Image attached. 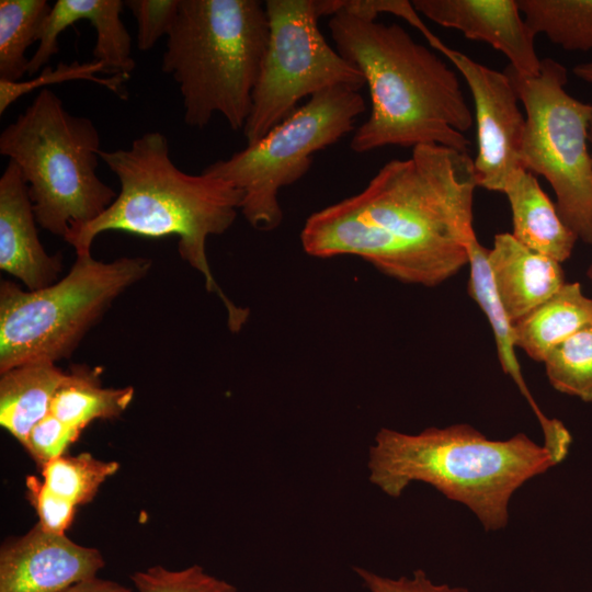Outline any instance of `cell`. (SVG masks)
I'll list each match as a JSON object with an SVG mask.
<instances>
[{
	"label": "cell",
	"mask_w": 592,
	"mask_h": 592,
	"mask_svg": "<svg viewBox=\"0 0 592 592\" xmlns=\"http://www.w3.org/2000/svg\"><path fill=\"white\" fill-rule=\"evenodd\" d=\"M65 375L50 362L26 363L0 373V424L22 446L32 429L50 413Z\"/></svg>",
	"instance_id": "18"
},
{
	"label": "cell",
	"mask_w": 592,
	"mask_h": 592,
	"mask_svg": "<svg viewBox=\"0 0 592 592\" xmlns=\"http://www.w3.org/2000/svg\"><path fill=\"white\" fill-rule=\"evenodd\" d=\"M512 212V236L526 248L559 263L571 257L577 236L560 218L556 204L540 187L537 178L516 169L503 192Z\"/></svg>",
	"instance_id": "17"
},
{
	"label": "cell",
	"mask_w": 592,
	"mask_h": 592,
	"mask_svg": "<svg viewBox=\"0 0 592 592\" xmlns=\"http://www.w3.org/2000/svg\"><path fill=\"white\" fill-rule=\"evenodd\" d=\"M469 281L468 293L486 315L493 332L498 358L501 367L520 388L521 394L528 401L537 420L540 423L544 437L555 435L560 426L557 419L547 418L538 408L523 378L520 363L515 354L513 323L508 317L497 294L488 262L489 249L478 241L477 237L470 240L469 246Z\"/></svg>",
	"instance_id": "19"
},
{
	"label": "cell",
	"mask_w": 592,
	"mask_h": 592,
	"mask_svg": "<svg viewBox=\"0 0 592 592\" xmlns=\"http://www.w3.org/2000/svg\"><path fill=\"white\" fill-rule=\"evenodd\" d=\"M132 581L137 592H237L232 584L197 565L179 570L153 566L136 571Z\"/></svg>",
	"instance_id": "27"
},
{
	"label": "cell",
	"mask_w": 592,
	"mask_h": 592,
	"mask_svg": "<svg viewBox=\"0 0 592 592\" xmlns=\"http://www.w3.org/2000/svg\"><path fill=\"white\" fill-rule=\"evenodd\" d=\"M543 363L556 390L592 402V322L554 346Z\"/></svg>",
	"instance_id": "25"
},
{
	"label": "cell",
	"mask_w": 592,
	"mask_h": 592,
	"mask_svg": "<svg viewBox=\"0 0 592 592\" xmlns=\"http://www.w3.org/2000/svg\"><path fill=\"white\" fill-rule=\"evenodd\" d=\"M366 104L360 90L338 86L296 109L258 141L202 172L225 180L242 193L240 212L253 228L271 231L283 219L280 192L300 180L312 156L354 129Z\"/></svg>",
	"instance_id": "8"
},
{
	"label": "cell",
	"mask_w": 592,
	"mask_h": 592,
	"mask_svg": "<svg viewBox=\"0 0 592 592\" xmlns=\"http://www.w3.org/2000/svg\"><path fill=\"white\" fill-rule=\"evenodd\" d=\"M80 433L49 413L32 429L23 447L42 467L65 455L66 449L77 441Z\"/></svg>",
	"instance_id": "29"
},
{
	"label": "cell",
	"mask_w": 592,
	"mask_h": 592,
	"mask_svg": "<svg viewBox=\"0 0 592 592\" xmlns=\"http://www.w3.org/2000/svg\"><path fill=\"white\" fill-rule=\"evenodd\" d=\"M430 46L444 55L465 79L475 106L477 186L503 192L508 178L521 164L525 115L505 72L488 68L436 37Z\"/></svg>",
	"instance_id": "11"
},
{
	"label": "cell",
	"mask_w": 592,
	"mask_h": 592,
	"mask_svg": "<svg viewBox=\"0 0 592 592\" xmlns=\"http://www.w3.org/2000/svg\"><path fill=\"white\" fill-rule=\"evenodd\" d=\"M335 49L364 76L371 98L367 119L351 149L437 145L467 151L473 114L456 71L417 43L400 25L339 10L329 21Z\"/></svg>",
	"instance_id": "3"
},
{
	"label": "cell",
	"mask_w": 592,
	"mask_h": 592,
	"mask_svg": "<svg viewBox=\"0 0 592 592\" xmlns=\"http://www.w3.org/2000/svg\"><path fill=\"white\" fill-rule=\"evenodd\" d=\"M101 150L94 123L69 113L46 88L0 134V153L19 167L37 224L62 238L116 198L96 174Z\"/></svg>",
	"instance_id": "6"
},
{
	"label": "cell",
	"mask_w": 592,
	"mask_h": 592,
	"mask_svg": "<svg viewBox=\"0 0 592 592\" xmlns=\"http://www.w3.org/2000/svg\"><path fill=\"white\" fill-rule=\"evenodd\" d=\"M488 262L497 294L512 323L566 284L561 263L532 251L510 232L494 236Z\"/></svg>",
	"instance_id": "16"
},
{
	"label": "cell",
	"mask_w": 592,
	"mask_h": 592,
	"mask_svg": "<svg viewBox=\"0 0 592 592\" xmlns=\"http://www.w3.org/2000/svg\"><path fill=\"white\" fill-rule=\"evenodd\" d=\"M101 160L118 179L113 203L94 220L71 227L64 239L76 253H90L94 239L118 230L143 237L177 236L178 251L219 297L231 332H239L250 310L232 303L216 282L206 252L210 236L225 234L241 208L242 193L231 183L180 170L170 158L167 137L148 132L127 149L101 150Z\"/></svg>",
	"instance_id": "2"
},
{
	"label": "cell",
	"mask_w": 592,
	"mask_h": 592,
	"mask_svg": "<svg viewBox=\"0 0 592 592\" xmlns=\"http://www.w3.org/2000/svg\"><path fill=\"white\" fill-rule=\"evenodd\" d=\"M476 187L467 151L417 146L357 194L312 213L300 243L314 258L357 257L389 277L434 287L469 264Z\"/></svg>",
	"instance_id": "1"
},
{
	"label": "cell",
	"mask_w": 592,
	"mask_h": 592,
	"mask_svg": "<svg viewBox=\"0 0 592 592\" xmlns=\"http://www.w3.org/2000/svg\"><path fill=\"white\" fill-rule=\"evenodd\" d=\"M152 261L123 257L111 262L76 253L62 278L25 291L0 283V373L18 365L69 358L116 298L144 280Z\"/></svg>",
	"instance_id": "7"
},
{
	"label": "cell",
	"mask_w": 592,
	"mask_h": 592,
	"mask_svg": "<svg viewBox=\"0 0 592 592\" xmlns=\"http://www.w3.org/2000/svg\"><path fill=\"white\" fill-rule=\"evenodd\" d=\"M355 572L369 592H469L465 587L434 583L422 569L414 570L411 577L397 579L358 567Z\"/></svg>",
	"instance_id": "31"
},
{
	"label": "cell",
	"mask_w": 592,
	"mask_h": 592,
	"mask_svg": "<svg viewBox=\"0 0 592 592\" xmlns=\"http://www.w3.org/2000/svg\"><path fill=\"white\" fill-rule=\"evenodd\" d=\"M180 0H127L124 4L137 22V47L150 50L171 31L179 10Z\"/></svg>",
	"instance_id": "28"
},
{
	"label": "cell",
	"mask_w": 592,
	"mask_h": 592,
	"mask_svg": "<svg viewBox=\"0 0 592 592\" xmlns=\"http://www.w3.org/2000/svg\"><path fill=\"white\" fill-rule=\"evenodd\" d=\"M60 592H132L130 589L98 577L76 583Z\"/></svg>",
	"instance_id": "32"
},
{
	"label": "cell",
	"mask_w": 592,
	"mask_h": 592,
	"mask_svg": "<svg viewBox=\"0 0 592 592\" xmlns=\"http://www.w3.org/2000/svg\"><path fill=\"white\" fill-rule=\"evenodd\" d=\"M590 276H591V280H592V266H591V270H590Z\"/></svg>",
	"instance_id": "35"
},
{
	"label": "cell",
	"mask_w": 592,
	"mask_h": 592,
	"mask_svg": "<svg viewBox=\"0 0 592 592\" xmlns=\"http://www.w3.org/2000/svg\"><path fill=\"white\" fill-rule=\"evenodd\" d=\"M267 42L264 2L180 0L161 69L179 86L186 125L204 128L220 114L243 129Z\"/></svg>",
	"instance_id": "5"
},
{
	"label": "cell",
	"mask_w": 592,
	"mask_h": 592,
	"mask_svg": "<svg viewBox=\"0 0 592 592\" xmlns=\"http://www.w3.org/2000/svg\"><path fill=\"white\" fill-rule=\"evenodd\" d=\"M99 73L109 75L104 64L92 60L90 62L72 61L71 64L59 62L56 69L49 65L44 67L38 75L29 81L11 82L0 79V115L19 98L45 86L61 83L72 80H88L102 86L121 99H126L123 83L128 76L113 75L101 77Z\"/></svg>",
	"instance_id": "26"
},
{
	"label": "cell",
	"mask_w": 592,
	"mask_h": 592,
	"mask_svg": "<svg viewBox=\"0 0 592 592\" xmlns=\"http://www.w3.org/2000/svg\"><path fill=\"white\" fill-rule=\"evenodd\" d=\"M592 322V298L578 282L559 292L513 323L515 346L532 360L543 362L547 353L583 326Z\"/></svg>",
	"instance_id": "20"
},
{
	"label": "cell",
	"mask_w": 592,
	"mask_h": 592,
	"mask_svg": "<svg viewBox=\"0 0 592 592\" xmlns=\"http://www.w3.org/2000/svg\"><path fill=\"white\" fill-rule=\"evenodd\" d=\"M103 567L100 550L36 524L2 545L0 592H60L96 577Z\"/></svg>",
	"instance_id": "12"
},
{
	"label": "cell",
	"mask_w": 592,
	"mask_h": 592,
	"mask_svg": "<svg viewBox=\"0 0 592 592\" xmlns=\"http://www.w3.org/2000/svg\"><path fill=\"white\" fill-rule=\"evenodd\" d=\"M124 5L121 0H57L42 25L29 75L34 77L58 53V36L62 31L79 20H88L96 33L93 60L104 64L111 76L129 77L135 61L132 37L121 19Z\"/></svg>",
	"instance_id": "15"
},
{
	"label": "cell",
	"mask_w": 592,
	"mask_h": 592,
	"mask_svg": "<svg viewBox=\"0 0 592 592\" xmlns=\"http://www.w3.org/2000/svg\"><path fill=\"white\" fill-rule=\"evenodd\" d=\"M50 9L46 0L0 1V79L18 82L29 73L26 50L38 41Z\"/></svg>",
	"instance_id": "23"
},
{
	"label": "cell",
	"mask_w": 592,
	"mask_h": 592,
	"mask_svg": "<svg viewBox=\"0 0 592 592\" xmlns=\"http://www.w3.org/2000/svg\"><path fill=\"white\" fill-rule=\"evenodd\" d=\"M27 184L9 161L0 178V269L20 280L27 291L47 287L62 271L61 253L43 247Z\"/></svg>",
	"instance_id": "14"
},
{
	"label": "cell",
	"mask_w": 592,
	"mask_h": 592,
	"mask_svg": "<svg viewBox=\"0 0 592 592\" xmlns=\"http://www.w3.org/2000/svg\"><path fill=\"white\" fill-rule=\"evenodd\" d=\"M532 32L569 52L592 50V0H516Z\"/></svg>",
	"instance_id": "22"
},
{
	"label": "cell",
	"mask_w": 592,
	"mask_h": 592,
	"mask_svg": "<svg viewBox=\"0 0 592 592\" xmlns=\"http://www.w3.org/2000/svg\"><path fill=\"white\" fill-rule=\"evenodd\" d=\"M556 465L548 449L524 433L494 441L460 423L418 434L383 428L367 467L369 481L391 498L411 482H424L466 505L486 531H498L509 522L512 494Z\"/></svg>",
	"instance_id": "4"
},
{
	"label": "cell",
	"mask_w": 592,
	"mask_h": 592,
	"mask_svg": "<svg viewBox=\"0 0 592 592\" xmlns=\"http://www.w3.org/2000/svg\"><path fill=\"white\" fill-rule=\"evenodd\" d=\"M589 141L592 148V117H591L590 127H589ZM591 158H592V149H591Z\"/></svg>",
	"instance_id": "34"
},
{
	"label": "cell",
	"mask_w": 592,
	"mask_h": 592,
	"mask_svg": "<svg viewBox=\"0 0 592 592\" xmlns=\"http://www.w3.org/2000/svg\"><path fill=\"white\" fill-rule=\"evenodd\" d=\"M269 42L243 127L247 145L288 117L304 98L327 89L365 86L362 72L318 27V0H267Z\"/></svg>",
	"instance_id": "10"
},
{
	"label": "cell",
	"mask_w": 592,
	"mask_h": 592,
	"mask_svg": "<svg viewBox=\"0 0 592 592\" xmlns=\"http://www.w3.org/2000/svg\"><path fill=\"white\" fill-rule=\"evenodd\" d=\"M26 489L27 498L38 516L37 524L46 532L66 535L77 506L52 492L34 476L26 478Z\"/></svg>",
	"instance_id": "30"
},
{
	"label": "cell",
	"mask_w": 592,
	"mask_h": 592,
	"mask_svg": "<svg viewBox=\"0 0 592 592\" xmlns=\"http://www.w3.org/2000/svg\"><path fill=\"white\" fill-rule=\"evenodd\" d=\"M413 7L434 23L454 29L466 38L501 52L519 75L540 70L536 35L528 27L516 0H413Z\"/></svg>",
	"instance_id": "13"
},
{
	"label": "cell",
	"mask_w": 592,
	"mask_h": 592,
	"mask_svg": "<svg viewBox=\"0 0 592 592\" xmlns=\"http://www.w3.org/2000/svg\"><path fill=\"white\" fill-rule=\"evenodd\" d=\"M41 468L45 487L78 506L93 500L101 485L119 469V464L80 453L62 455Z\"/></svg>",
	"instance_id": "24"
},
{
	"label": "cell",
	"mask_w": 592,
	"mask_h": 592,
	"mask_svg": "<svg viewBox=\"0 0 592 592\" xmlns=\"http://www.w3.org/2000/svg\"><path fill=\"white\" fill-rule=\"evenodd\" d=\"M573 75L582 81L592 84V60L577 64L573 69Z\"/></svg>",
	"instance_id": "33"
},
{
	"label": "cell",
	"mask_w": 592,
	"mask_h": 592,
	"mask_svg": "<svg viewBox=\"0 0 592 592\" xmlns=\"http://www.w3.org/2000/svg\"><path fill=\"white\" fill-rule=\"evenodd\" d=\"M133 387L107 388L102 385L101 368L72 365L54 397L50 413L82 432L95 420L118 418L130 405Z\"/></svg>",
	"instance_id": "21"
},
{
	"label": "cell",
	"mask_w": 592,
	"mask_h": 592,
	"mask_svg": "<svg viewBox=\"0 0 592 592\" xmlns=\"http://www.w3.org/2000/svg\"><path fill=\"white\" fill-rule=\"evenodd\" d=\"M504 72L525 110L522 167L546 179L565 225L592 244V104L566 91L567 69L551 58L542 59L537 76H521L510 66Z\"/></svg>",
	"instance_id": "9"
}]
</instances>
